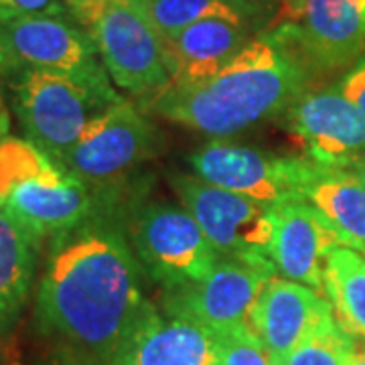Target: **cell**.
<instances>
[{"label": "cell", "instance_id": "18", "mask_svg": "<svg viewBox=\"0 0 365 365\" xmlns=\"http://www.w3.org/2000/svg\"><path fill=\"white\" fill-rule=\"evenodd\" d=\"M304 201L325 217L341 246L365 252V185L353 170L314 165Z\"/></svg>", "mask_w": 365, "mask_h": 365}, {"label": "cell", "instance_id": "3", "mask_svg": "<svg viewBox=\"0 0 365 365\" xmlns=\"http://www.w3.org/2000/svg\"><path fill=\"white\" fill-rule=\"evenodd\" d=\"M120 90L148 98L170 83L165 47L146 6L124 0H67Z\"/></svg>", "mask_w": 365, "mask_h": 365}, {"label": "cell", "instance_id": "11", "mask_svg": "<svg viewBox=\"0 0 365 365\" xmlns=\"http://www.w3.org/2000/svg\"><path fill=\"white\" fill-rule=\"evenodd\" d=\"M282 116L300 157L317 167L351 170L365 157V116L339 83L307 90Z\"/></svg>", "mask_w": 365, "mask_h": 365}, {"label": "cell", "instance_id": "8", "mask_svg": "<svg viewBox=\"0 0 365 365\" xmlns=\"http://www.w3.org/2000/svg\"><path fill=\"white\" fill-rule=\"evenodd\" d=\"M170 187L222 258L274 272L268 256L274 235V207L209 185L195 175H173Z\"/></svg>", "mask_w": 365, "mask_h": 365}, {"label": "cell", "instance_id": "14", "mask_svg": "<svg viewBox=\"0 0 365 365\" xmlns=\"http://www.w3.org/2000/svg\"><path fill=\"white\" fill-rule=\"evenodd\" d=\"M272 276V270L220 258L203 280L169 292L165 311L195 319L213 333L246 325L262 287Z\"/></svg>", "mask_w": 365, "mask_h": 365}, {"label": "cell", "instance_id": "29", "mask_svg": "<svg viewBox=\"0 0 365 365\" xmlns=\"http://www.w3.org/2000/svg\"><path fill=\"white\" fill-rule=\"evenodd\" d=\"M351 170L355 173V175H357V177H359V181L365 185V157L361 158V160H359V163H357V165H355Z\"/></svg>", "mask_w": 365, "mask_h": 365}, {"label": "cell", "instance_id": "26", "mask_svg": "<svg viewBox=\"0 0 365 365\" xmlns=\"http://www.w3.org/2000/svg\"><path fill=\"white\" fill-rule=\"evenodd\" d=\"M339 88L365 116V55L343 76Z\"/></svg>", "mask_w": 365, "mask_h": 365}, {"label": "cell", "instance_id": "22", "mask_svg": "<svg viewBox=\"0 0 365 365\" xmlns=\"http://www.w3.org/2000/svg\"><path fill=\"white\" fill-rule=\"evenodd\" d=\"M355 353V337L335 321L300 343L276 365H349Z\"/></svg>", "mask_w": 365, "mask_h": 365}, {"label": "cell", "instance_id": "2", "mask_svg": "<svg viewBox=\"0 0 365 365\" xmlns=\"http://www.w3.org/2000/svg\"><path fill=\"white\" fill-rule=\"evenodd\" d=\"M313 71L270 31L258 33L234 59L197 86H167L143 98L144 110L213 138H227L282 116L311 90Z\"/></svg>", "mask_w": 365, "mask_h": 365}, {"label": "cell", "instance_id": "13", "mask_svg": "<svg viewBox=\"0 0 365 365\" xmlns=\"http://www.w3.org/2000/svg\"><path fill=\"white\" fill-rule=\"evenodd\" d=\"M331 323L335 314L323 292L280 276L266 280L248 317V327L270 351L274 364Z\"/></svg>", "mask_w": 365, "mask_h": 365}, {"label": "cell", "instance_id": "9", "mask_svg": "<svg viewBox=\"0 0 365 365\" xmlns=\"http://www.w3.org/2000/svg\"><path fill=\"white\" fill-rule=\"evenodd\" d=\"M158 148L157 128L143 110L122 100L96 118L55 165L93 191H106L130 177Z\"/></svg>", "mask_w": 365, "mask_h": 365}, {"label": "cell", "instance_id": "10", "mask_svg": "<svg viewBox=\"0 0 365 365\" xmlns=\"http://www.w3.org/2000/svg\"><path fill=\"white\" fill-rule=\"evenodd\" d=\"M193 175L258 203L278 207L304 201L314 165L302 157L276 155L254 146L225 143L222 138L193 150L187 158Z\"/></svg>", "mask_w": 365, "mask_h": 365}, {"label": "cell", "instance_id": "4", "mask_svg": "<svg viewBox=\"0 0 365 365\" xmlns=\"http://www.w3.org/2000/svg\"><path fill=\"white\" fill-rule=\"evenodd\" d=\"M128 237L144 272L169 292L203 280L222 258L195 217L169 201L136 209Z\"/></svg>", "mask_w": 365, "mask_h": 365}, {"label": "cell", "instance_id": "17", "mask_svg": "<svg viewBox=\"0 0 365 365\" xmlns=\"http://www.w3.org/2000/svg\"><path fill=\"white\" fill-rule=\"evenodd\" d=\"M254 26L223 19H207L165 35V59L170 73L169 86H197L213 76L242 51L256 35Z\"/></svg>", "mask_w": 365, "mask_h": 365}, {"label": "cell", "instance_id": "28", "mask_svg": "<svg viewBox=\"0 0 365 365\" xmlns=\"http://www.w3.org/2000/svg\"><path fill=\"white\" fill-rule=\"evenodd\" d=\"M13 61H11V57H9V53H6V47H4V43H2V37H0V76L6 73V71H13Z\"/></svg>", "mask_w": 365, "mask_h": 365}, {"label": "cell", "instance_id": "5", "mask_svg": "<svg viewBox=\"0 0 365 365\" xmlns=\"http://www.w3.org/2000/svg\"><path fill=\"white\" fill-rule=\"evenodd\" d=\"M0 37L14 69H39L76 79L112 102V86L88 31L66 16H0Z\"/></svg>", "mask_w": 365, "mask_h": 365}, {"label": "cell", "instance_id": "25", "mask_svg": "<svg viewBox=\"0 0 365 365\" xmlns=\"http://www.w3.org/2000/svg\"><path fill=\"white\" fill-rule=\"evenodd\" d=\"M0 16H66V19H73L67 0H0Z\"/></svg>", "mask_w": 365, "mask_h": 365}, {"label": "cell", "instance_id": "1", "mask_svg": "<svg viewBox=\"0 0 365 365\" xmlns=\"http://www.w3.org/2000/svg\"><path fill=\"white\" fill-rule=\"evenodd\" d=\"M106 209L49 240L33 327L45 365L118 364L146 307L143 266Z\"/></svg>", "mask_w": 365, "mask_h": 365}, {"label": "cell", "instance_id": "6", "mask_svg": "<svg viewBox=\"0 0 365 365\" xmlns=\"http://www.w3.org/2000/svg\"><path fill=\"white\" fill-rule=\"evenodd\" d=\"M314 78L351 69L365 55V0H280L270 29Z\"/></svg>", "mask_w": 365, "mask_h": 365}, {"label": "cell", "instance_id": "19", "mask_svg": "<svg viewBox=\"0 0 365 365\" xmlns=\"http://www.w3.org/2000/svg\"><path fill=\"white\" fill-rule=\"evenodd\" d=\"M41 244L6 211H0V335L23 313L35 282Z\"/></svg>", "mask_w": 365, "mask_h": 365}, {"label": "cell", "instance_id": "12", "mask_svg": "<svg viewBox=\"0 0 365 365\" xmlns=\"http://www.w3.org/2000/svg\"><path fill=\"white\" fill-rule=\"evenodd\" d=\"M100 209V195L86 182L67 175L55 163L29 175L4 197L11 217L41 244L73 230Z\"/></svg>", "mask_w": 365, "mask_h": 365}, {"label": "cell", "instance_id": "20", "mask_svg": "<svg viewBox=\"0 0 365 365\" xmlns=\"http://www.w3.org/2000/svg\"><path fill=\"white\" fill-rule=\"evenodd\" d=\"M325 294L335 321L355 339L365 341V252L331 250L325 266Z\"/></svg>", "mask_w": 365, "mask_h": 365}, {"label": "cell", "instance_id": "30", "mask_svg": "<svg viewBox=\"0 0 365 365\" xmlns=\"http://www.w3.org/2000/svg\"><path fill=\"white\" fill-rule=\"evenodd\" d=\"M349 365H365V349H361V351H357L355 355H353L351 364Z\"/></svg>", "mask_w": 365, "mask_h": 365}, {"label": "cell", "instance_id": "33", "mask_svg": "<svg viewBox=\"0 0 365 365\" xmlns=\"http://www.w3.org/2000/svg\"><path fill=\"white\" fill-rule=\"evenodd\" d=\"M110 365H120V364H110Z\"/></svg>", "mask_w": 365, "mask_h": 365}, {"label": "cell", "instance_id": "21", "mask_svg": "<svg viewBox=\"0 0 365 365\" xmlns=\"http://www.w3.org/2000/svg\"><path fill=\"white\" fill-rule=\"evenodd\" d=\"M268 11L270 4L264 0H146L148 19L160 37L207 19L256 26Z\"/></svg>", "mask_w": 365, "mask_h": 365}, {"label": "cell", "instance_id": "24", "mask_svg": "<svg viewBox=\"0 0 365 365\" xmlns=\"http://www.w3.org/2000/svg\"><path fill=\"white\" fill-rule=\"evenodd\" d=\"M215 335L220 365H276L270 351L256 337L248 323L220 331Z\"/></svg>", "mask_w": 365, "mask_h": 365}, {"label": "cell", "instance_id": "23", "mask_svg": "<svg viewBox=\"0 0 365 365\" xmlns=\"http://www.w3.org/2000/svg\"><path fill=\"white\" fill-rule=\"evenodd\" d=\"M53 160L26 138L6 136L0 140V201L4 207V197L14 189V185L33 173L47 169Z\"/></svg>", "mask_w": 365, "mask_h": 365}, {"label": "cell", "instance_id": "32", "mask_svg": "<svg viewBox=\"0 0 365 365\" xmlns=\"http://www.w3.org/2000/svg\"><path fill=\"white\" fill-rule=\"evenodd\" d=\"M0 211H2V201H0Z\"/></svg>", "mask_w": 365, "mask_h": 365}, {"label": "cell", "instance_id": "27", "mask_svg": "<svg viewBox=\"0 0 365 365\" xmlns=\"http://www.w3.org/2000/svg\"><path fill=\"white\" fill-rule=\"evenodd\" d=\"M9 128H11V114H9L4 100L0 98V140L9 136Z\"/></svg>", "mask_w": 365, "mask_h": 365}, {"label": "cell", "instance_id": "31", "mask_svg": "<svg viewBox=\"0 0 365 365\" xmlns=\"http://www.w3.org/2000/svg\"><path fill=\"white\" fill-rule=\"evenodd\" d=\"M124 2H132V4H140V6H146V0H124Z\"/></svg>", "mask_w": 365, "mask_h": 365}, {"label": "cell", "instance_id": "15", "mask_svg": "<svg viewBox=\"0 0 365 365\" xmlns=\"http://www.w3.org/2000/svg\"><path fill=\"white\" fill-rule=\"evenodd\" d=\"M337 234L307 201L274 207L270 264L280 278L325 292V266L331 250L339 248Z\"/></svg>", "mask_w": 365, "mask_h": 365}, {"label": "cell", "instance_id": "7", "mask_svg": "<svg viewBox=\"0 0 365 365\" xmlns=\"http://www.w3.org/2000/svg\"><path fill=\"white\" fill-rule=\"evenodd\" d=\"M114 104L118 102L76 79L39 69H21L14 83V110L25 138L53 163L63 157L91 122Z\"/></svg>", "mask_w": 365, "mask_h": 365}, {"label": "cell", "instance_id": "16", "mask_svg": "<svg viewBox=\"0 0 365 365\" xmlns=\"http://www.w3.org/2000/svg\"><path fill=\"white\" fill-rule=\"evenodd\" d=\"M160 314L148 304L120 365H220L217 335L185 314Z\"/></svg>", "mask_w": 365, "mask_h": 365}]
</instances>
